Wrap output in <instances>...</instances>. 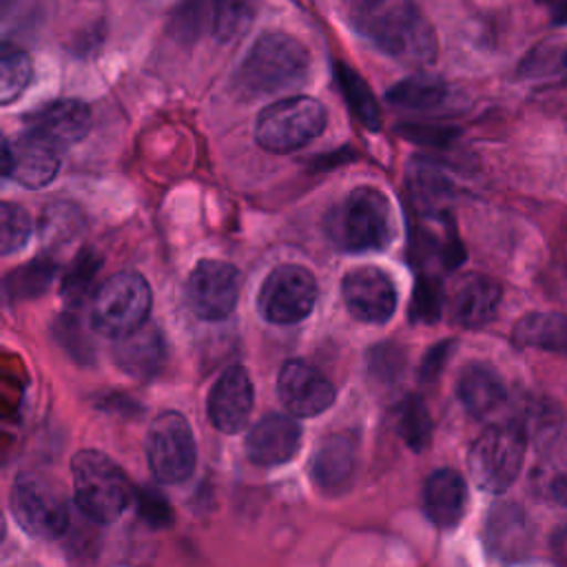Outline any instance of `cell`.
I'll list each match as a JSON object with an SVG mask.
<instances>
[{
	"label": "cell",
	"instance_id": "6da1fadb",
	"mask_svg": "<svg viewBox=\"0 0 567 567\" xmlns=\"http://www.w3.org/2000/svg\"><path fill=\"white\" fill-rule=\"evenodd\" d=\"M352 29L381 53L403 64H430L436 58V33L423 11L405 0H365L350 7Z\"/></svg>",
	"mask_w": 567,
	"mask_h": 567
},
{
	"label": "cell",
	"instance_id": "7a4b0ae2",
	"mask_svg": "<svg viewBox=\"0 0 567 567\" xmlns=\"http://www.w3.org/2000/svg\"><path fill=\"white\" fill-rule=\"evenodd\" d=\"M310 73V53L292 35L281 31L261 33L241 60L235 86L248 100L275 95L306 82Z\"/></svg>",
	"mask_w": 567,
	"mask_h": 567
},
{
	"label": "cell",
	"instance_id": "3957f363",
	"mask_svg": "<svg viewBox=\"0 0 567 567\" xmlns=\"http://www.w3.org/2000/svg\"><path fill=\"white\" fill-rule=\"evenodd\" d=\"M394 230L392 204L374 186L352 188L326 215V235L343 252L383 250Z\"/></svg>",
	"mask_w": 567,
	"mask_h": 567
},
{
	"label": "cell",
	"instance_id": "277c9868",
	"mask_svg": "<svg viewBox=\"0 0 567 567\" xmlns=\"http://www.w3.org/2000/svg\"><path fill=\"white\" fill-rule=\"evenodd\" d=\"M73 496L80 512L97 523L117 520L135 498V487L124 470L97 450H80L71 458Z\"/></svg>",
	"mask_w": 567,
	"mask_h": 567
},
{
	"label": "cell",
	"instance_id": "5b68a950",
	"mask_svg": "<svg viewBox=\"0 0 567 567\" xmlns=\"http://www.w3.org/2000/svg\"><path fill=\"white\" fill-rule=\"evenodd\" d=\"M151 288L135 270L106 277L89 299V326L104 337L122 339L146 326Z\"/></svg>",
	"mask_w": 567,
	"mask_h": 567
},
{
	"label": "cell",
	"instance_id": "8992f818",
	"mask_svg": "<svg viewBox=\"0 0 567 567\" xmlns=\"http://www.w3.org/2000/svg\"><path fill=\"white\" fill-rule=\"evenodd\" d=\"M525 447L523 425L509 421L485 427L467 452V467L474 483L489 494L507 492L520 474Z\"/></svg>",
	"mask_w": 567,
	"mask_h": 567
},
{
	"label": "cell",
	"instance_id": "52a82bcc",
	"mask_svg": "<svg viewBox=\"0 0 567 567\" xmlns=\"http://www.w3.org/2000/svg\"><path fill=\"white\" fill-rule=\"evenodd\" d=\"M326 106L308 95H290L266 106L255 124V137L270 153H292L326 128Z\"/></svg>",
	"mask_w": 567,
	"mask_h": 567
},
{
	"label": "cell",
	"instance_id": "ba28073f",
	"mask_svg": "<svg viewBox=\"0 0 567 567\" xmlns=\"http://www.w3.org/2000/svg\"><path fill=\"white\" fill-rule=\"evenodd\" d=\"M146 458L159 483H182L193 474L197 445L184 414L166 410L151 421L146 434Z\"/></svg>",
	"mask_w": 567,
	"mask_h": 567
},
{
	"label": "cell",
	"instance_id": "9c48e42d",
	"mask_svg": "<svg viewBox=\"0 0 567 567\" xmlns=\"http://www.w3.org/2000/svg\"><path fill=\"white\" fill-rule=\"evenodd\" d=\"M317 301V279L299 264L275 266L261 281L257 295L259 315L279 326L299 323L306 319Z\"/></svg>",
	"mask_w": 567,
	"mask_h": 567
},
{
	"label": "cell",
	"instance_id": "30bf717a",
	"mask_svg": "<svg viewBox=\"0 0 567 567\" xmlns=\"http://www.w3.org/2000/svg\"><path fill=\"white\" fill-rule=\"evenodd\" d=\"M11 512L18 525L40 538H53L69 527V507L60 487L44 476L22 474L11 487Z\"/></svg>",
	"mask_w": 567,
	"mask_h": 567
},
{
	"label": "cell",
	"instance_id": "8fae6325",
	"mask_svg": "<svg viewBox=\"0 0 567 567\" xmlns=\"http://www.w3.org/2000/svg\"><path fill=\"white\" fill-rule=\"evenodd\" d=\"M239 270L219 259H202L186 279V301L204 321L226 319L239 299Z\"/></svg>",
	"mask_w": 567,
	"mask_h": 567
},
{
	"label": "cell",
	"instance_id": "7c38bea8",
	"mask_svg": "<svg viewBox=\"0 0 567 567\" xmlns=\"http://www.w3.org/2000/svg\"><path fill=\"white\" fill-rule=\"evenodd\" d=\"M341 297L348 312L363 323H385L396 310V286L379 266H359L343 275Z\"/></svg>",
	"mask_w": 567,
	"mask_h": 567
},
{
	"label": "cell",
	"instance_id": "4fadbf2b",
	"mask_svg": "<svg viewBox=\"0 0 567 567\" xmlns=\"http://www.w3.org/2000/svg\"><path fill=\"white\" fill-rule=\"evenodd\" d=\"M277 394L292 416H317L334 401L332 381L317 368L301 359H290L281 365L277 377Z\"/></svg>",
	"mask_w": 567,
	"mask_h": 567
},
{
	"label": "cell",
	"instance_id": "5bb4252c",
	"mask_svg": "<svg viewBox=\"0 0 567 567\" xmlns=\"http://www.w3.org/2000/svg\"><path fill=\"white\" fill-rule=\"evenodd\" d=\"M60 168V151L24 131L2 142V175L24 188L47 186Z\"/></svg>",
	"mask_w": 567,
	"mask_h": 567
},
{
	"label": "cell",
	"instance_id": "9a60e30c",
	"mask_svg": "<svg viewBox=\"0 0 567 567\" xmlns=\"http://www.w3.org/2000/svg\"><path fill=\"white\" fill-rule=\"evenodd\" d=\"M252 403L255 390L248 370L244 365H230L215 379L208 392V419L224 434L241 432Z\"/></svg>",
	"mask_w": 567,
	"mask_h": 567
},
{
	"label": "cell",
	"instance_id": "2e32d148",
	"mask_svg": "<svg viewBox=\"0 0 567 567\" xmlns=\"http://www.w3.org/2000/svg\"><path fill=\"white\" fill-rule=\"evenodd\" d=\"M27 131L58 151L78 144L91 128V111L80 100H55L24 117Z\"/></svg>",
	"mask_w": 567,
	"mask_h": 567
},
{
	"label": "cell",
	"instance_id": "e0dca14e",
	"mask_svg": "<svg viewBox=\"0 0 567 567\" xmlns=\"http://www.w3.org/2000/svg\"><path fill=\"white\" fill-rule=\"evenodd\" d=\"M301 445V425L286 414L270 412L261 416L246 436V456L250 463L272 467L288 463Z\"/></svg>",
	"mask_w": 567,
	"mask_h": 567
},
{
	"label": "cell",
	"instance_id": "ac0fdd59",
	"mask_svg": "<svg viewBox=\"0 0 567 567\" xmlns=\"http://www.w3.org/2000/svg\"><path fill=\"white\" fill-rule=\"evenodd\" d=\"M501 284L481 272H465L454 284L447 310L450 319L463 328H478L494 319L501 306Z\"/></svg>",
	"mask_w": 567,
	"mask_h": 567
},
{
	"label": "cell",
	"instance_id": "d6986e66",
	"mask_svg": "<svg viewBox=\"0 0 567 567\" xmlns=\"http://www.w3.org/2000/svg\"><path fill=\"white\" fill-rule=\"evenodd\" d=\"M354 439L346 432L326 436L312 454L310 476L323 494H341L350 487L354 476Z\"/></svg>",
	"mask_w": 567,
	"mask_h": 567
},
{
	"label": "cell",
	"instance_id": "ffe728a7",
	"mask_svg": "<svg viewBox=\"0 0 567 567\" xmlns=\"http://www.w3.org/2000/svg\"><path fill=\"white\" fill-rule=\"evenodd\" d=\"M423 509L436 527H456L467 509L465 478L452 467L434 470L423 483Z\"/></svg>",
	"mask_w": 567,
	"mask_h": 567
},
{
	"label": "cell",
	"instance_id": "44dd1931",
	"mask_svg": "<svg viewBox=\"0 0 567 567\" xmlns=\"http://www.w3.org/2000/svg\"><path fill=\"white\" fill-rule=\"evenodd\" d=\"M456 394L463 408L472 416L481 419L496 412L505 403L507 390L496 368L485 361H472L461 370L456 379Z\"/></svg>",
	"mask_w": 567,
	"mask_h": 567
},
{
	"label": "cell",
	"instance_id": "7402d4cb",
	"mask_svg": "<svg viewBox=\"0 0 567 567\" xmlns=\"http://www.w3.org/2000/svg\"><path fill=\"white\" fill-rule=\"evenodd\" d=\"M164 339L153 323H146L140 330L117 339L113 348V359L120 365V370L135 379H148L157 374L164 363Z\"/></svg>",
	"mask_w": 567,
	"mask_h": 567
},
{
	"label": "cell",
	"instance_id": "603a6c76",
	"mask_svg": "<svg viewBox=\"0 0 567 567\" xmlns=\"http://www.w3.org/2000/svg\"><path fill=\"white\" fill-rule=\"evenodd\" d=\"M485 543L503 560L516 558L529 545V525L525 512L514 503L496 505L485 523Z\"/></svg>",
	"mask_w": 567,
	"mask_h": 567
},
{
	"label": "cell",
	"instance_id": "cb8c5ba5",
	"mask_svg": "<svg viewBox=\"0 0 567 567\" xmlns=\"http://www.w3.org/2000/svg\"><path fill=\"white\" fill-rule=\"evenodd\" d=\"M512 339L520 348H536L567 357V315L556 310H534L523 315Z\"/></svg>",
	"mask_w": 567,
	"mask_h": 567
},
{
	"label": "cell",
	"instance_id": "d4e9b609",
	"mask_svg": "<svg viewBox=\"0 0 567 567\" xmlns=\"http://www.w3.org/2000/svg\"><path fill=\"white\" fill-rule=\"evenodd\" d=\"M452 100L450 86L430 73H414L388 91V102L416 113H441Z\"/></svg>",
	"mask_w": 567,
	"mask_h": 567
},
{
	"label": "cell",
	"instance_id": "484cf974",
	"mask_svg": "<svg viewBox=\"0 0 567 567\" xmlns=\"http://www.w3.org/2000/svg\"><path fill=\"white\" fill-rule=\"evenodd\" d=\"M334 78H337V82L341 86V93H343L346 102L350 104L352 113L359 117V122L365 128L379 131V126H381V109L377 106V100H374L370 86L365 84V80L354 69H350L343 62L334 64Z\"/></svg>",
	"mask_w": 567,
	"mask_h": 567
},
{
	"label": "cell",
	"instance_id": "4316f807",
	"mask_svg": "<svg viewBox=\"0 0 567 567\" xmlns=\"http://www.w3.org/2000/svg\"><path fill=\"white\" fill-rule=\"evenodd\" d=\"M394 427L408 447H412L414 452L425 450L432 439V419L425 403L414 394L405 396L396 405Z\"/></svg>",
	"mask_w": 567,
	"mask_h": 567
},
{
	"label": "cell",
	"instance_id": "83f0119b",
	"mask_svg": "<svg viewBox=\"0 0 567 567\" xmlns=\"http://www.w3.org/2000/svg\"><path fill=\"white\" fill-rule=\"evenodd\" d=\"M31 80V60L29 55L11 44L2 42L0 47V102L9 104L22 95Z\"/></svg>",
	"mask_w": 567,
	"mask_h": 567
},
{
	"label": "cell",
	"instance_id": "f1b7e54d",
	"mask_svg": "<svg viewBox=\"0 0 567 567\" xmlns=\"http://www.w3.org/2000/svg\"><path fill=\"white\" fill-rule=\"evenodd\" d=\"M58 268L53 261L47 259H33L20 268H16L13 272L7 275L4 279V290L11 299H29V297H38L42 295L49 284L53 281Z\"/></svg>",
	"mask_w": 567,
	"mask_h": 567
},
{
	"label": "cell",
	"instance_id": "f546056e",
	"mask_svg": "<svg viewBox=\"0 0 567 567\" xmlns=\"http://www.w3.org/2000/svg\"><path fill=\"white\" fill-rule=\"evenodd\" d=\"M100 268H102V257L95 250L86 248V250L78 252L73 264H71V268H69V272L62 279V288H60L62 299L69 306L82 303V299L89 297L91 284H93V279H95Z\"/></svg>",
	"mask_w": 567,
	"mask_h": 567
},
{
	"label": "cell",
	"instance_id": "4dcf8cb0",
	"mask_svg": "<svg viewBox=\"0 0 567 567\" xmlns=\"http://www.w3.org/2000/svg\"><path fill=\"white\" fill-rule=\"evenodd\" d=\"M0 224H2V233H0V248L2 255H11L16 250H20L27 239L31 237V219L29 213L11 202H2L0 206Z\"/></svg>",
	"mask_w": 567,
	"mask_h": 567
},
{
	"label": "cell",
	"instance_id": "1f68e13d",
	"mask_svg": "<svg viewBox=\"0 0 567 567\" xmlns=\"http://www.w3.org/2000/svg\"><path fill=\"white\" fill-rule=\"evenodd\" d=\"M441 308H443V292H441L439 281L432 275H423L414 288L410 319L423 321V323H434L441 317Z\"/></svg>",
	"mask_w": 567,
	"mask_h": 567
},
{
	"label": "cell",
	"instance_id": "d6a6232c",
	"mask_svg": "<svg viewBox=\"0 0 567 567\" xmlns=\"http://www.w3.org/2000/svg\"><path fill=\"white\" fill-rule=\"evenodd\" d=\"M252 18V9L241 2H221L213 9V33L219 40H233L237 38Z\"/></svg>",
	"mask_w": 567,
	"mask_h": 567
},
{
	"label": "cell",
	"instance_id": "836d02e7",
	"mask_svg": "<svg viewBox=\"0 0 567 567\" xmlns=\"http://www.w3.org/2000/svg\"><path fill=\"white\" fill-rule=\"evenodd\" d=\"M75 219H80L78 210L73 206H53L44 215V226H42V237L47 244H62L69 241L78 235Z\"/></svg>",
	"mask_w": 567,
	"mask_h": 567
},
{
	"label": "cell",
	"instance_id": "e575fe53",
	"mask_svg": "<svg viewBox=\"0 0 567 567\" xmlns=\"http://www.w3.org/2000/svg\"><path fill=\"white\" fill-rule=\"evenodd\" d=\"M140 501V514L151 523V525H168L171 523V507L162 498V494L153 489H142L137 494Z\"/></svg>",
	"mask_w": 567,
	"mask_h": 567
},
{
	"label": "cell",
	"instance_id": "d590c367",
	"mask_svg": "<svg viewBox=\"0 0 567 567\" xmlns=\"http://www.w3.org/2000/svg\"><path fill=\"white\" fill-rule=\"evenodd\" d=\"M454 346H456L454 341H441V343L432 346V348L425 352V357H423V361H421V370H419L421 381H434V379L441 374V370L445 368V363H447V359H450Z\"/></svg>",
	"mask_w": 567,
	"mask_h": 567
},
{
	"label": "cell",
	"instance_id": "8d00e7d4",
	"mask_svg": "<svg viewBox=\"0 0 567 567\" xmlns=\"http://www.w3.org/2000/svg\"><path fill=\"white\" fill-rule=\"evenodd\" d=\"M554 551H556V558L563 565H567V527L556 532V536H554Z\"/></svg>",
	"mask_w": 567,
	"mask_h": 567
},
{
	"label": "cell",
	"instance_id": "74e56055",
	"mask_svg": "<svg viewBox=\"0 0 567 567\" xmlns=\"http://www.w3.org/2000/svg\"><path fill=\"white\" fill-rule=\"evenodd\" d=\"M554 22H556V24H567V4H560V7H556V13H554Z\"/></svg>",
	"mask_w": 567,
	"mask_h": 567
}]
</instances>
